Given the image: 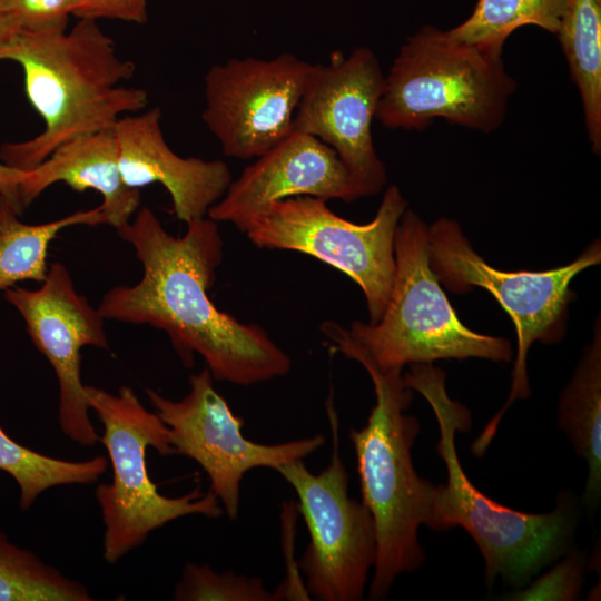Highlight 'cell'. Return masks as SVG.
<instances>
[{
    "label": "cell",
    "mask_w": 601,
    "mask_h": 601,
    "mask_svg": "<svg viewBox=\"0 0 601 601\" xmlns=\"http://www.w3.org/2000/svg\"><path fill=\"white\" fill-rule=\"evenodd\" d=\"M141 262L135 285L109 289L98 306L105 319L147 324L167 333L187 367L200 355L214 380L253 385L286 375L289 356L254 324L215 306L208 295L223 259L217 221L199 218L170 235L148 207L116 229Z\"/></svg>",
    "instance_id": "cell-1"
},
{
    "label": "cell",
    "mask_w": 601,
    "mask_h": 601,
    "mask_svg": "<svg viewBox=\"0 0 601 601\" xmlns=\"http://www.w3.org/2000/svg\"><path fill=\"white\" fill-rule=\"evenodd\" d=\"M19 63L29 102L43 130L0 147V161L29 171L78 136L112 128L120 115L141 111L146 90L121 86L136 66L120 58L114 40L96 20L78 19L63 31H19L0 42V61Z\"/></svg>",
    "instance_id": "cell-2"
},
{
    "label": "cell",
    "mask_w": 601,
    "mask_h": 601,
    "mask_svg": "<svg viewBox=\"0 0 601 601\" xmlns=\"http://www.w3.org/2000/svg\"><path fill=\"white\" fill-rule=\"evenodd\" d=\"M403 378L434 412L440 432L436 450L446 466V482L433 486L424 524L437 531L463 528L483 556L489 587L497 577L514 588L525 587L569 549L577 523L574 503L562 495L553 511L528 513L483 494L459 460L455 436L471 428L472 418L464 405L449 396L445 373L432 363H415Z\"/></svg>",
    "instance_id": "cell-3"
},
{
    "label": "cell",
    "mask_w": 601,
    "mask_h": 601,
    "mask_svg": "<svg viewBox=\"0 0 601 601\" xmlns=\"http://www.w3.org/2000/svg\"><path fill=\"white\" fill-rule=\"evenodd\" d=\"M394 254V280L378 322L355 321L349 329L331 321L321 325L334 351L382 370L445 358L511 361L508 339L479 334L460 321L430 265L427 226L410 209L396 227Z\"/></svg>",
    "instance_id": "cell-4"
},
{
    "label": "cell",
    "mask_w": 601,
    "mask_h": 601,
    "mask_svg": "<svg viewBox=\"0 0 601 601\" xmlns=\"http://www.w3.org/2000/svg\"><path fill=\"white\" fill-rule=\"evenodd\" d=\"M368 373L375 394L367 423L352 428L362 502L370 510L376 531V560L368 600H383L403 573L417 570L425 560L418 529L425 523L433 484L414 469L412 447L418 421L405 413L413 390L402 370H382L357 361Z\"/></svg>",
    "instance_id": "cell-5"
},
{
    "label": "cell",
    "mask_w": 601,
    "mask_h": 601,
    "mask_svg": "<svg viewBox=\"0 0 601 601\" xmlns=\"http://www.w3.org/2000/svg\"><path fill=\"white\" fill-rule=\"evenodd\" d=\"M515 89L502 58L424 26L394 59L375 117L391 129L423 130L443 118L491 132L503 122Z\"/></svg>",
    "instance_id": "cell-6"
},
{
    "label": "cell",
    "mask_w": 601,
    "mask_h": 601,
    "mask_svg": "<svg viewBox=\"0 0 601 601\" xmlns=\"http://www.w3.org/2000/svg\"><path fill=\"white\" fill-rule=\"evenodd\" d=\"M86 396L104 426L99 441L111 462L112 479L96 489L105 523L104 558L117 562L139 546L148 534L167 522L189 514L217 519L224 510L213 491L198 487L179 497L158 492L149 477L146 450L160 455L175 454L168 426L156 412L148 411L132 388L121 386L117 394L86 385Z\"/></svg>",
    "instance_id": "cell-7"
},
{
    "label": "cell",
    "mask_w": 601,
    "mask_h": 601,
    "mask_svg": "<svg viewBox=\"0 0 601 601\" xmlns=\"http://www.w3.org/2000/svg\"><path fill=\"white\" fill-rule=\"evenodd\" d=\"M430 265L446 288L465 293L472 287L492 294L512 319L518 336V352L512 371L511 391L505 404L472 444L482 455L496 434L499 423L516 401L530 393L526 357L533 342H560L566 329L570 283L583 269L601 260L600 240H594L572 263L542 272H504L489 265L471 246L459 224L439 219L427 227Z\"/></svg>",
    "instance_id": "cell-8"
},
{
    "label": "cell",
    "mask_w": 601,
    "mask_h": 601,
    "mask_svg": "<svg viewBox=\"0 0 601 601\" xmlns=\"http://www.w3.org/2000/svg\"><path fill=\"white\" fill-rule=\"evenodd\" d=\"M406 207L398 188L390 186L372 221L358 225L334 214L326 200L289 197L269 205L244 233L259 248L305 253L349 276L363 290L375 324L390 299L395 231Z\"/></svg>",
    "instance_id": "cell-9"
},
{
    "label": "cell",
    "mask_w": 601,
    "mask_h": 601,
    "mask_svg": "<svg viewBox=\"0 0 601 601\" xmlns=\"http://www.w3.org/2000/svg\"><path fill=\"white\" fill-rule=\"evenodd\" d=\"M333 452L329 464L312 473L303 460L275 471L294 489L309 542L298 562L313 600H362L376 560V531L370 510L348 495V473L339 456L338 421L328 407Z\"/></svg>",
    "instance_id": "cell-10"
},
{
    "label": "cell",
    "mask_w": 601,
    "mask_h": 601,
    "mask_svg": "<svg viewBox=\"0 0 601 601\" xmlns=\"http://www.w3.org/2000/svg\"><path fill=\"white\" fill-rule=\"evenodd\" d=\"M146 394L170 432L175 454L197 462L210 481V491L230 520L240 506V483L255 467L278 466L304 460L323 446L325 437L316 434L278 444H260L244 436V420L236 416L216 391L207 367L189 376V392L178 401L147 388Z\"/></svg>",
    "instance_id": "cell-11"
},
{
    "label": "cell",
    "mask_w": 601,
    "mask_h": 601,
    "mask_svg": "<svg viewBox=\"0 0 601 601\" xmlns=\"http://www.w3.org/2000/svg\"><path fill=\"white\" fill-rule=\"evenodd\" d=\"M314 65L290 53L234 58L205 76L208 130L228 157H259L294 130V116Z\"/></svg>",
    "instance_id": "cell-12"
},
{
    "label": "cell",
    "mask_w": 601,
    "mask_h": 601,
    "mask_svg": "<svg viewBox=\"0 0 601 601\" xmlns=\"http://www.w3.org/2000/svg\"><path fill=\"white\" fill-rule=\"evenodd\" d=\"M384 87L385 76L370 48H355L348 56L335 51L327 63L314 65L294 116V129L336 151L362 197L377 194L386 183L372 137Z\"/></svg>",
    "instance_id": "cell-13"
},
{
    "label": "cell",
    "mask_w": 601,
    "mask_h": 601,
    "mask_svg": "<svg viewBox=\"0 0 601 601\" xmlns=\"http://www.w3.org/2000/svg\"><path fill=\"white\" fill-rule=\"evenodd\" d=\"M41 283L37 289L7 288L4 298L22 316L31 341L56 373L62 432L82 446H92L100 436L89 418L81 348H109L105 317L76 290L65 265L51 264Z\"/></svg>",
    "instance_id": "cell-14"
},
{
    "label": "cell",
    "mask_w": 601,
    "mask_h": 601,
    "mask_svg": "<svg viewBox=\"0 0 601 601\" xmlns=\"http://www.w3.org/2000/svg\"><path fill=\"white\" fill-rule=\"evenodd\" d=\"M297 196L326 201L362 197L336 151L318 138L294 129L231 180L207 215L245 231L269 205Z\"/></svg>",
    "instance_id": "cell-15"
},
{
    "label": "cell",
    "mask_w": 601,
    "mask_h": 601,
    "mask_svg": "<svg viewBox=\"0 0 601 601\" xmlns=\"http://www.w3.org/2000/svg\"><path fill=\"white\" fill-rule=\"evenodd\" d=\"M158 107L135 116L120 117L115 125L119 169L124 183L139 189L162 185L171 198L173 211L186 224L204 218L231 183L221 160L184 158L166 142Z\"/></svg>",
    "instance_id": "cell-16"
},
{
    "label": "cell",
    "mask_w": 601,
    "mask_h": 601,
    "mask_svg": "<svg viewBox=\"0 0 601 601\" xmlns=\"http://www.w3.org/2000/svg\"><path fill=\"white\" fill-rule=\"evenodd\" d=\"M114 127L66 141L27 171L19 186L22 206L28 207L53 184L65 183L76 191L99 193L106 224L115 229L127 224L140 205V191L122 180Z\"/></svg>",
    "instance_id": "cell-17"
},
{
    "label": "cell",
    "mask_w": 601,
    "mask_h": 601,
    "mask_svg": "<svg viewBox=\"0 0 601 601\" xmlns=\"http://www.w3.org/2000/svg\"><path fill=\"white\" fill-rule=\"evenodd\" d=\"M600 319L592 343L563 390L558 421L578 455L588 465L583 501L598 506L601 495V333Z\"/></svg>",
    "instance_id": "cell-18"
},
{
    "label": "cell",
    "mask_w": 601,
    "mask_h": 601,
    "mask_svg": "<svg viewBox=\"0 0 601 601\" xmlns=\"http://www.w3.org/2000/svg\"><path fill=\"white\" fill-rule=\"evenodd\" d=\"M568 61L594 154L601 150V0H566L555 33Z\"/></svg>",
    "instance_id": "cell-19"
},
{
    "label": "cell",
    "mask_w": 601,
    "mask_h": 601,
    "mask_svg": "<svg viewBox=\"0 0 601 601\" xmlns=\"http://www.w3.org/2000/svg\"><path fill=\"white\" fill-rule=\"evenodd\" d=\"M0 196V290L21 280L43 282L50 243L65 228L106 224L99 206L37 225L24 224Z\"/></svg>",
    "instance_id": "cell-20"
},
{
    "label": "cell",
    "mask_w": 601,
    "mask_h": 601,
    "mask_svg": "<svg viewBox=\"0 0 601 601\" xmlns=\"http://www.w3.org/2000/svg\"><path fill=\"white\" fill-rule=\"evenodd\" d=\"M566 0H477L471 16L447 30L457 41L501 58L505 40L518 28L538 26L556 33Z\"/></svg>",
    "instance_id": "cell-21"
},
{
    "label": "cell",
    "mask_w": 601,
    "mask_h": 601,
    "mask_svg": "<svg viewBox=\"0 0 601 601\" xmlns=\"http://www.w3.org/2000/svg\"><path fill=\"white\" fill-rule=\"evenodd\" d=\"M107 467L108 460L102 455L78 462L43 455L17 443L0 426V470L17 482L21 510H29L49 487L92 483Z\"/></svg>",
    "instance_id": "cell-22"
},
{
    "label": "cell",
    "mask_w": 601,
    "mask_h": 601,
    "mask_svg": "<svg viewBox=\"0 0 601 601\" xmlns=\"http://www.w3.org/2000/svg\"><path fill=\"white\" fill-rule=\"evenodd\" d=\"M87 588L0 531V601H91Z\"/></svg>",
    "instance_id": "cell-23"
},
{
    "label": "cell",
    "mask_w": 601,
    "mask_h": 601,
    "mask_svg": "<svg viewBox=\"0 0 601 601\" xmlns=\"http://www.w3.org/2000/svg\"><path fill=\"white\" fill-rule=\"evenodd\" d=\"M180 601H276L266 590L260 578L236 574L233 571L217 573L207 564L187 563L174 592Z\"/></svg>",
    "instance_id": "cell-24"
},
{
    "label": "cell",
    "mask_w": 601,
    "mask_h": 601,
    "mask_svg": "<svg viewBox=\"0 0 601 601\" xmlns=\"http://www.w3.org/2000/svg\"><path fill=\"white\" fill-rule=\"evenodd\" d=\"M72 0H0V14L14 32L67 30Z\"/></svg>",
    "instance_id": "cell-25"
},
{
    "label": "cell",
    "mask_w": 601,
    "mask_h": 601,
    "mask_svg": "<svg viewBox=\"0 0 601 601\" xmlns=\"http://www.w3.org/2000/svg\"><path fill=\"white\" fill-rule=\"evenodd\" d=\"M584 560L571 554L555 564L530 587L519 588L508 594V600H575L579 595Z\"/></svg>",
    "instance_id": "cell-26"
},
{
    "label": "cell",
    "mask_w": 601,
    "mask_h": 601,
    "mask_svg": "<svg viewBox=\"0 0 601 601\" xmlns=\"http://www.w3.org/2000/svg\"><path fill=\"white\" fill-rule=\"evenodd\" d=\"M71 16L78 19H116L144 24L147 0H72Z\"/></svg>",
    "instance_id": "cell-27"
},
{
    "label": "cell",
    "mask_w": 601,
    "mask_h": 601,
    "mask_svg": "<svg viewBox=\"0 0 601 601\" xmlns=\"http://www.w3.org/2000/svg\"><path fill=\"white\" fill-rule=\"evenodd\" d=\"M27 171L4 165L0 161V196L3 197L20 216L24 207L19 196V186Z\"/></svg>",
    "instance_id": "cell-28"
},
{
    "label": "cell",
    "mask_w": 601,
    "mask_h": 601,
    "mask_svg": "<svg viewBox=\"0 0 601 601\" xmlns=\"http://www.w3.org/2000/svg\"><path fill=\"white\" fill-rule=\"evenodd\" d=\"M14 33L16 32L8 20L0 14V42Z\"/></svg>",
    "instance_id": "cell-29"
}]
</instances>
